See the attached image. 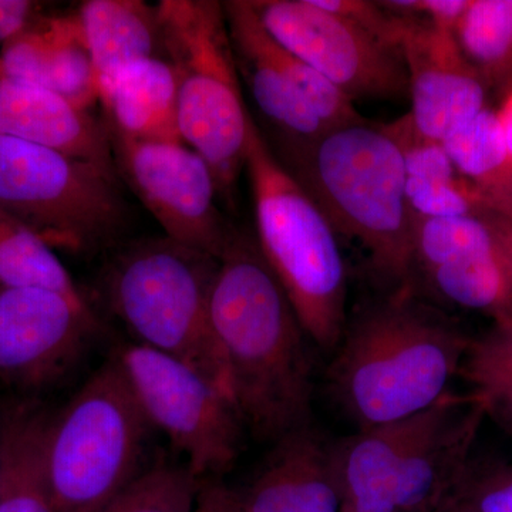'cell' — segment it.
<instances>
[{"label":"cell","instance_id":"obj_30","mask_svg":"<svg viewBox=\"0 0 512 512\" xmlns=\"http://www.w3.org/2000/svg\"><path fill=\"white\" fill-rule=\"evenodd\" d=\"M380 5L397 15L409 16L453 33L470 0H389Z\"/></svg>","mask_w":512,"mask_h":512},{"label":"cell","instance_id":"obj_9","mask_svg":"<svg viewBox=\"0 0 512 512\" xmlns=\"http://www.w3.org/2000/svg\"><path fill=\"white\" fill-rule=\"evenodd\" d=\"M114 357L148 423L183 454L192 476L202 483L231 470L245 426L227 394L190 366L134 342Z\"/></svg>","mask_w":512,"mask_h":512},{"label":"cell","instance_id":"obj_25","mask_svg":"<svg viewBox=\"0 0 512 512\" xmlns=\"http://www.w3.org/2000/svg\"><path fill=\"white\" fill-rule=\"evenodd\" d=\"M458 52L487 89L510 87L512 0H470L453 30Z\"/></svg>","mask_w":512,"mask_h":512},{"label":"cell","instance_id":"obj_16","mask_svg":"<svg viewBox=\"0 0 512 512\" xmlns=\"http://www.w3.org/2000/svg\"><path fill=\"white\" fill-rule=\"evenodd\" d=\"M0 136L62 151L119 177L106 121L45 87L9 73L2 62Z\"/></svg>","mask_w":512,"mask_h":512},{"label":"cell","instance_id":"obj_34","mask_svg":"<svg viewBox=\"0 0 512 512\" xmlns=\"http://www.w3.org/2000/svg\"><path fill=\"white\" fill-rule=\"evenodd\" d=\"M434 512H473L470 510L468 505L461 503V501L456 500V498L451 497L450 500L447 501L446 504L441 505L439 510Z\"/></svg>","mask_w":512,"mask_h":512},{"label":"cell","instance_id":"obj_4","mask_svg":"<svg viewBox=\"0 0 512 512\" xmlns=\"http://www.w3.org/2000/svg\"><path fill=\"white\" fill-rule=\"evenodd\" d=\"M245 170L262 256L308 339L323 350H335L348 326V275L338 234L311 195L276 158L252 116Z\"/></svg>","mask_w":512,"mask_h":512},{"label":"cell","instance_id":"obj_12","mask_svg":"<svg viewBox=\"0 0 512 512\" xmlns=\"http://www.w3.org/2000/svg\"><path fill=\"white\" fill-rule=\"evenodd\" d=\"M97 329L84 299L0 286V379L26 390L52 386L79 365Z\"/></svg>","mask_w":512,"mask_h":512},{"label":"cell","instance_id":"obj_27","mask_svg":"<svg viewBox=\"0 0 512 512\" xmlns=\"http://www.w3.org/2000/svg\"><path fill=\"white\" fill-rule=\"evenodd\" d=\"M0 286L42 288L84 299L55 251L32 229L0 211Z\"/></svg>","mask_w":512,"mask_h":512},{"label":"cell","instance_id":"obj_7","mask_svg":"<svg viewBox=\"0 0 512 512\" xmlns=\"http://www.w3.org/2000/svg\"><path fill=\"white\" fill-rule=\"evenodd\" d=\"M151 430L111 357L50 417L46 473L56 512L103 511L148 467Z\"/></svg>","mask_w":512,"mask_h":512},{"label":"cell","instance_id":"obj_28","mask_svg":"<svg viewBox=\"0 0 512 512\" xmlns=\"http://www.w3.org/2000/svg\"><path fill=\"white\" fill-rule=\"evenodd\" d=\"M198 487L185 464L158 460L101 512H192Z\"/></svg>","mask_w":512,"mask_h":512},{"label":"cell","instance_id":"obj_23","mask_svg":"<svg viewBox=\"0 0 512 512\" xmlns=\"http://www.w3.org/2000/svg\"><path fill=\"white\" fill-rule=\"evenodd\" d=\"M50 417L36 403L3 414L0 512H56L46 473Z\"/></svg>","mask_w":512,"mask_h":512},{"label":"cell","instance_id":"obj_15","mask_svg":"<svg viewBox=\"0 0 512 512\" xmlns=\"http://www.w3.org/2000/svg\"><path fill=\"white\" fill-rule=\"evenodd\" d=\"M222 3L242 89L247 87L256 110L278 138L276 158L286 161L328 130L276 64L269 49L271 36L249 0Z\"/></svg>","mask_w":512,"mask_h":512},{"label":"cell","instance_id":"obj_32","mask_svg":"<svg viewBox=\"0 0 512 512\" xmlns=\"http://www.w3.org/2000/svg\"><path fill=\"white\" fill-rule=\"evenodd\" d=\"M192 512H245L241 495L221 480L200 483Z\"/></svg>","mask_w":512,"mask_h":512},{"label":"cell","instance_id":"obj_1","mask_svg":"<svg viewBox=\"0 0 512 512\" xmlns=\"http://www.w3.org/2000/svg\"><path fill=\"white\" fill-rule=\"evenodd\" d=\"M211 320L245 429L274 444L311 423L308 336L256 238L238 229L220 258Z\"/></svg>","mask_w":512,"mask_h":512},{"label":"cell","instance_id":"obj_24","mask_svg":"<svg viewBox=\"0 0 512 512\" xmlns=\"http://www.w3.org/2000/svg\"><path fill=\"white\" fill-rule=\"evenodd\" d=\"M441 144L484 207L512 222V158L497 111L487 107Z\"/></svg>","mask_w":512,"mask_h":512},{"label":"cell","instance_id":"obj_19","mask_svg":"<svg viewBox=\"0 0 512 512\" xmlns=\"http://www.w3.org/2000/svg\"><path fill=\"white\" fill-rule=\"evenodd\" d=\"M426 412L359 430L348 439L333 443L342 512H397L400 461L423 426Z\"/></svg>","mask_w":512,"mask_h":512},{"label":"cell","instance_id":"obj_6","mask_svg":"<svg viewBox=\"0 0 512 512\" xmlns=\"http://www.w3.org/2000/svg\"><path fill=\"white\" fill-rule=\"evenodd\" d=\"M164 59L177 84L181 140L210 165L220 200L235 204L247 161L249 113L229 36L224 3H157Z\"/></svg>","mask_w":512,"mask_h":512},{"label":"cell","instance_id":"obj_5","mask_svg":"<svg viewBox=\"0 0 512 512\" xmlns=\"http://www.w3.org/2000/svg\"><path fill=\"white\" fill-rule=\"evenodd\" d=\"M218 266L215 256L165 235L138 239L111 259L104 293L134 343L197 370L234 403L211 320Z\"/></svg>","mask_w":512,"mask_h":512},{"label":"cell","instance_id":"obj_33","mask_svg":"<svg viewBox=\"0 0 512 512\" xmlns=\"http://www.w3.org/2000/svg\"><path fill=\"white\" fill-rule=\"evenodd\" d=\"M498 124H500L501 134H503L505 148L512 158V90L507 93L503 104L497 110Z\"/></svg>","mask_w":512,"mask_h":512},{"label":"cell","instance_id":"obj_18","mask_svg":"<svg viewBox=\"0 0 512 512\" xmlns=\"http://www.w3.org/2000/svg\"><path fill=\"white\" fill-rule=\"evenodd\" d=\"M9 73L59 94L89 110L99 100V84L76 15H42L0 49Z\"/></svg>","mask_w":512,"mask_h":512},{"label":"cell","instance_id":"obj_10","mask_svg":"<svg viewBox=\"0 0 512 512\" xmlns=\"http://www.w3.org/2000/svg\"><path fill=\"white\" fill-rule=\"evenodd\" d=\"M279 46L312 66L349 99L409 97L403 57L313 0H249Z\"/></svg>","mask_w":512,"mask_h":512},{"label":"cell","instance_id":"obj_29","mask_svg":"<svg viewBox=\"0 0 512 512\" xmlns=\"http://www.w3.org/2000/svg\"><path fill=\"white\" fill-rule=\"evenodd\" d=\"M451 497L473 512H512V464L470 460Z\"/></svg>","mask_w":512,"mask_h":512},{"label":"cell","instance_id":"obj_22","mask_svg":"<svg viewBox=\"0 0 512 512\" xmlns=\"http://www.w3.org/2000/svg\"><path fill=\"white\" fill-rule=\"evenodd\" d=\"M384 127L402 150L406 198L413 218L488 212L471 184L458 173L443 144L420 137L407 116Z\"/></svg>","mask_w":512,"mask_h":512},{"label":"cell","instance_id":"obj_35","mask_svg":"<svg viewBox=\"0 0 512 512\" xmlns=\"http://www.w3.org/2000/svg\"><path fill=\"white\" fill-rule=\"evenodd\" d=\"M3 413H0V471H2Z\"/></svg>","mask_w":512,"mask_h":512},{"label":"cell","instance_id":"obj_20","mask_svg":"<svg viewBox=\"0 0 512 512\" xmlns=\"http://www.w3.org/2000/svg\"><path fill=\"white\" fill-rule=\"evenodd\" d=\"M110 133L128 140L183 143L178 128L177 84L165 59L131 64L99 86Z\"/></svg>","mask_w":512,"mask_h":512},{"label":"cell","instance_id":"obj_13","mask_svg":"<svg viewBox=\"0 0 512 512\" xmlns=\"http://www.w3.org/2000/svg\"><path fill=\"white\" fill-rule=\"evenodd\" d=\"M397 16L403 20L400 53L412 101L406 116L420 137L443 143L487 109V87L464 62L453 33Z\"/></svg>","mask_w":512,"mask_h":512},{"label":"cell","instance_id":"obj_17","mask_svg":"<svg viewBox=\"0 0 512 512\" xmlns=\"http://www.w3.org/2000/svg\"><path fill=\"white\" fill-rule=\"evenodd\" d=\"M239 495L245 512H342L333 444L311 423L291 431Z\"/></svg>","mask_w":512,"mask_h":512},{"label":"cell","instance_id":"obj_3","mask_svg":"<svg viewBox=\"0 0 512 512\" xmlns=\"http://www.w3.org/2000/svg\"><path fill=\"white\" fill-rule=\"evenodd\" d=\"M336 234L365 249L393 291L414 288L413 224L402 150L386 127L365 119L330 128L281 161Z\"/></svg>","mask_w":512,"mask_h":512},{"label":"cell","instance_id":"obj_36","mask_svg":"<svg viewBox=\"0 0 512 512\" xmlns=\"http://www.w3.org/2000/svg\"><path fill=\"white\" fill-rule=\"evenodd\" d=\"M511 90H512V79H511L510 87H508V93H510Z\"/></svg>","mask_w":512,"mask_h":512},{"label":"cell","instance_id":"obj_26","mask_svg":"<svg viewBox=\"0 0 512 512\" xmlns=\"http://www.w3.org/2000/svg\"><path fill=\"white\" fill-rule=\"evenodd\" d=\"M458 375L485 416L512 433V319L495 320L493 328L470 340Z\"/></svg>","mask_w":512,"mask_h":512},{"label":"cell","instance_id":"obj_21","mask_svg":"<svg viewBox=\"0 0 512 512\" xmlns=\"http://www.w3.org/2000/svg\"><path fill=\"white\" fill-rule=\"evenodd\" d=\"M74 15L99 86L131 64L164 59L158 5L141 0H87Z\"/></svg>","mask_w":512,"mask_h":512},{"label":"cell","instance_id":"obj_31","mask_svg":"<svg viewBox=\"0 0 512 512\" xmlns=\"http://www.w3.org/2000/svg\"><path fill=\"white\" fill-rule=\"evenodd\" d=\"M42 13L32 0H0V49Z\"/></svg>","mask_w":512,"mask_h":512},{"label":"cell","instance_id":"obj_8","mask_svg":"<svg viewBox=\"0 0 512 512\" xmlns=\"http://www.w3.org/2000/svg\"><path fill=\"white\" fill-rule=\"evenodd\" d=\"M0 211L52 249L94 255L127 228L119 177L62 151L0 136Z\"/></svg>","mask_w":512,"mask_h":512},{"label":"cell","instance_id":"obj_2","mask_svg":"<svg viewBox=\"0 0 512 512\" xmlns=\"http://www.w3.org/2000/svg\"><path fill=\"white\" fill-rule=\"evenodd\" d=\"M470 338L414 295L396 289L349 326L329 367V383L359 430L426 412L448 393Z\"/></svg>","mask_w":512,"mask_h":512},{"label":"cell","instance_id":"obj_14","mask_svg":"<svg viewBox=\"0 0 512 512\" xmlns=\"http://www.w3.org/2000/svg\"><path fill=\"white\" fill-rule=\"evenodd\" d=\"M483 406L448 392L426 412L423 426L400 461L397 512H434L450 500L471 460Z\"/></svg>","mask_w":512,"mask_h":512},{"label":"cell","instance_id":"obj_11","mask_svg":"<svg viewBox=\"0 0 512 512\" xmlns=\"http://www.w3.org/2000/svg\"><path fill=\"white\" fill-rule=\"evenodd\" d=\"M110 138L117 174L165 237L220 259L237 228L218 207L220 195L207 161L184 143L128 140L113 133Z\"/></svg>","mask_w":512,"mask_h":512}]
</instances>
